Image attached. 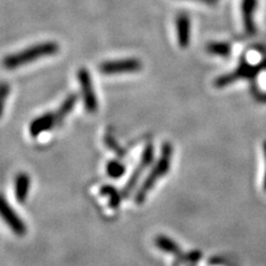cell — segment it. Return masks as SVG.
I'll return each mask as SVG.
<instances>
[{
	"label": "cell",
	"mask_w": 266,
	"mask_h": 266,
	"mask_svg": "<svg viewBox=\"0 0 266 266\" xmlns=\"http://www.w3.org/2000/svg\"><path fill=\"white\" fill-rule=\"evenodd\" d=\"M172 157V144L170 142H164L162 146H161V154L159 159L156 161V163L152 164L149 174L146 175L145 180L141 184V187L134 195V202L137 203L138 205H142V204L145 202L147 195H149L150 192L154 189L157 183L170 172Z\"/></svg>",
	"instance_id": "6da1fadb"
},
{
	"label": "cell",
	"mask_w": 266,
	"mask_h": 266,
	"mask_svg": "<svg viewBox=\"0 0 266 266\" xmlns=\"http://www.w3.org/2000/svg\"><path fill=\"white\" fill-rule=\"evenodd\" d=\"M59 50H60V47L58 45V42H54V41L40 42L29 48L23 49V50L19 52L7 55V57L4 59V66L6 69H9V70L17 69V68L32 64L33 61L51 57V55L57 54Z\"/></svg>",
	"instance_id": "7a4b0ae2"
},
{
	"label": "cell",
	"mask_w": 266,
	"mask_h": 266,
	"mask_svg": "<svg viewBox=\"0 0 266 266\" xmlns=\"http://www.w3.org/2000/svg\"><path fill=\"white\" fill-rule=\"evenodd\" d=\"M153 162H154V145L150 142V143H147L144 146V149L141 154V158L139 160V163L137 164V166H135L132 174L130 175L128 181L125 184V187H123V189L121 190L123 197H128L132 193V191L135 189V187H137L141 175L143 174V172L149 168V166L153 164Z\"/></svg>",
	"instance_id": "3957f363"
},
{
	"label": "cell",
	"mask_w": 266,
	"mask_h": 266,
	"mask_svg": "<svg viewBox=\"0 0 266 266\" xmlns=\"http://www.w3.org/2000/svg\"><path fill=\"white\" fill-rule=\"evenodd\" d=\"M77 80L80 88H81L82 100L86 112L89 113L97 112L99 102L95 91V85H94V81H92L91 73L89 72L88 69H85V68H80V69L77 71Z\"/></svg>",
	"instance_id": "277c9868"
},
{
	"label": "cell",
	"mask_w": 266,
	"mask_h": 266,
	"mask_svg": "<svg viewBox=\"0 0 266 266\" xmlns=\"http://www.w3.org/2000/svg\"><path fill=\"white\" fill-rule=\"evenodd\" d=\"M142 69V63L137 58H122L104 61L99 66V70L103 75H127L134 73Z\"/></svg>",
	"instance_id": "5b68a950"
},
{
	"label": "cell",
	"mask_w": 266,
	"mask_h": 266,
	"mask_svg": "<svg viewBox=\"0 0 266 266\" xmlns=\"http://www.w3.org/2000/svg\"><path fill=\"white\" fill-rule=\"evenodd\" d=\"M259 70H262L261 65L255 66L249 64L247 61H242L234 71L216 79L214 85L218 86V88H224V86L230 85L241 79H253L258 75Z\"/></svg>",
	"instance_id": "8992f818"
},
{
	"label": "cell",
	"mask_w": 266,
	"mask_h": 266,
	"mask_svg": "<svg viewBox=\"0 0 266 266\" xmlns=\"http://www.w3.org/2000/svg\"><path fill=\"white\" fill-rule=\"evenodd\" d=\"M63 122L57 113V111H50V112H46L39 116L35 117V119L30 122L29 125V134L33 138H38L41 134L51 131L60 123Z\"/></svg>",
	"instance_id": "52a82bcc"
},
{
	"label": "cell",
	"mask_w": 266,
	"mask_h": 266,
	"mask_svg": "<svg viewBox=\"0 0 266 266\" xmlns=\"http://www.w3.org/2000/svg\"><path fill=\"white\" fill-rule=\"evenodd\" d=\"M0 214L5 221V223L7 224L10 230L16 234L17 237H23L27 233V226L24 224V222L19 215L14 210L10 204L6 200V197L3 196L2 201H0Z\"/></svg>",
	"instance_id": "ba28073f"
},
{
	"label": "cell",
	"mask_w": 266,
	"mask_h": 266,
	"mask_svg": "<svg viewBox=\"0 0 266 266\" xmlns=\"http://www.w3.org/2000/svg\"><path fill=\"white\" fill-rule=\"evenodd\" d=\"M97 194L99 201L103 202V205L108 209V212H116L119 210L123 199L121 191H117L110 184H101L99 185Z\"/></svg>",
	"instance_id": "9c48e42d"
},
{
	"label": "cell",
	"mask_w": 266,
	"mask_h": 266,
	"mask_svg": "<svg viewBox=\"0 0 266 266\" xmlns=\"http://www.w3.org/2000/svg\"><path fill=\"white\" fill-rule=\"evenodd\" d=\"M176 41L181 49H188L191 43V19L188 14H179L175 18Z\"/></svg>",
	"instance_id": "30bf717a"
},
{
	"label": "cell",
	"mask_w": 266,
	"mask_h": 266,
	"mask_svg": "<svg viewBox=\"0 0 266 266\" xmlns=\"http://www.w3.org/2000/svg\"><path fill=\"white\" fill-rule=\"evenodd\" d=\"M257 7V0H242L241 10H242V21L247 35L253 36L256 33L254 22V15Z\"/></svg>",
	"instance_id": "8fae6325"
},
{
	"label": "cell",
	"mask_w": 266,
	"mask_h": 266,
	"mask_svg": "<svg viewBox=\"0 0 266 266\" xmlns=\"http://www.w3.org/2000/svg\"><path fill=\"white\" fill-rule=\"evenodd\" d=\"M30 188H32V179L26 172L18 173L14 182V193L17 202L20 204L26 203L29 196Z\"/></svg>",
	"instance_id": "7c38bea8"
},
{
	"label": "cell",
	"mask_w": 266,
	"mask_h": 266,
	"mask_svg": "<svg viewBox=\"0 0 266 266\" xmlns=\"http://www.w3.org/2000/svg\"><path fill=\"white\" fill-rule=\"evenodd\" d=\"M154 244L158 247L160 251H162L165 254H169L172 256H179L182 254V249L174 240L166 237V235H158L154 240Z\"/></svg>",
	"instance_id": "4fadbf2b"
},
{
	"label": "cell",
	"mask_w": 266,
	"mask_h": 266,
	"mask_svg": "<svg viewBox=\"0 0 266 266\" xmlns=\"http://www.w3.org/2000/svg\"><path fill=\"white\" fill-rule=\"evenodd\" d=\"M202 259V252L199 250H193L188 253H182L174 257L173 266H196Z\"/></svg>",
	"instance_id": "5bb4252c"
},
{
	"label": "cell",
	"mask_w": 266,
	"mask_h": 266,
	"mask_svg": "<svg viewBox=\"0 0 266 266\" xmlns=\"http://www.w3.org/2000/svg\"><path fill=\"white\" fill-rule=\"evenodd\" d=\"M127 166L122 162L120 158L112 159L106 163V174L113 180L121 179L126 173Z\"/></svg>",
	"instance_id": "9a60e30c"
},
{
	"label": "cell",
	"mask_w": 266,
	"mask_h": 266,
	"mask_svg": "<svg viewBox=\"0 0 266 266\" xmlns=\"http://www.w3.org/2000/svg\"><path fill=\"white\" fill-rule=\"evenodd\" d=\"M206 50L209 53H211L213 55H218V57L222 58H226L228 55L231 54V46L230 43L227 42H222V41H214V42H210Z\"/></svg>",
	"instance_id": "2e32d148"
},
{
	"label": "cell",
	"mask_w": 266,
	"mask_h": 266,
	"mask_svg": "<svg viewBox=\"0 0 266 266\" xmlns=\"http://www.w3.org/2000/svg\"><path fill=\"white\" fill-rule=\"evenodd\" d=\"M104 143H106V145L109 147L110 150H112V152H114L116 154L117 158H122L126 154V152L122 150V147L116 143V141L114 140L112 135L106 134V137H104Z\"/></svg>",
	"instance_id": "e0dca14e"
},
{
	"label": "cell",
	"mask_w": 266,
	"mask_h": 266,
	"mask_svg": "<svg viewBox=\"0 0 266 266\" xmlns=\"http://www.w3.org/2000/svg\"><path fill=\"white\" fill-rule=\"evenodd\" d=\"M9 91H10V88L8 86L7 83H3L2 85V95H0V97H2V107L4 109V106H5V101H6V98H7V96L9 95Z\"/></svg>",
	"instance_id": "ac0fdd59"
},
{
	"label": "cell",
	"mask_w": 266,
	"mask_h": 266,
	"mask_svg": "<svg viewBox=\"0 0 266 266\" xmlns=\"http://www.w3.org/2000/svg\"><path fill=\"white\" fill-rule=\"evenodd\" d=\"M263 152H264V158H265V164H266V141L263 143ZM263 188L264 191H266V168H265V175H264V182H263Z\"/></svg>",
	"instance_id": "d6986e66"
},
{
	"label": "cell",
	"mask_w": 266,
	"mask_h": 266,
	"mask_svg": "<svg viewBox=\"0 0 266 266\" xmlns=\"http://www.w3.org/2000/svg\"><path fill=\"white\" fill-rule=\"evenodd\" d=\"M196 2H202V3H205V4H209V5H213V4L218 3L219 0H196Z\"/></svg>",
	"instance_id": "ffe728a7"
},
{
	"label": "cell",
	"mask_w": 266,
	"mask_h": 266,
	"mask_svg": "<svg viewBox=\"0 0 266 266\" xmlns=\"http://www.w3.org/2000/svg\"><path fill=\"white\" fill-rule=\"evenodd\" d=\"M261 66H262V69H265V70H266V58H265V59L262 61Z\"/></svg>",
	"instance_id": "44dd1931"
}]
</instances>
